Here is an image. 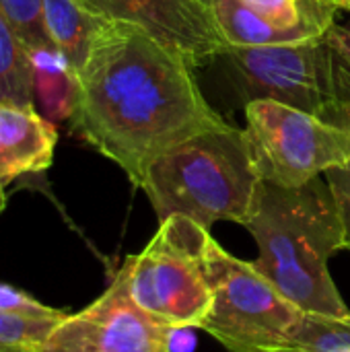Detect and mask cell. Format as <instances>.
Returning <instances> with one entry per match:
<instances>
[{
  "label": "cell",
  "mask_w": 350,
  "mask_h": 352,
  "mask_svg": "<svg viewBox=\"0 0 350 352\" xmlns=\"http://www.w3.org/2000/svg\"><path fill=\"white\" fill-rule=\"evenodd\" d=\"M192 70L140 27L105 19L74 74L72 130L140 188L155 159L225 124Z\"/></svg>",
  "instance_id": "obj_1"
},
{
  "label": "cell",
  "mask_w": 350,
  "mask_h": 352,
  "mask_svg": "<svg viewBox=\"0 0 350 352\" xmlns=\"http://www.w3.org/2000/svg\"><path fill=\"white\" fill-rule=\"evenodd\" d=\"M245 229L258 243L256 270L303 314L349 318L330 274V258L344 250V233L328 182L320 177L283 188L260 184Z\"/></svg>",
  "instance_id": "obj_2"
},
{
  "label": "cell",
  "mask_w": 350,
  "mask_h": 352,
  "mask_svg": "<svg viewBox=\"0 0 350 352\" xmlns=\"http://www.w3.org/2000/svg\"><path fill=\"white\" fill-rule=\"evenodd\" d=\"M262 177L245 130L231 124L200 132L163 153L146 169L140 190L159 223L182 214L204 229L217 221L248 225Z\"/></svg>",
  "instance_id": "obj_3"
},
{
  "label": "cell",
  "mask_w": 350,
  "mask_h": 352,
  "mask_svg": "<svg viewBox=\"0 0 350 352\" xmlns=\"http://www.w3.org/2000/svg\"><path fill=\"white\" fill-rule=\"evenodd\" d=\"M221 58L243 103L274 99L328 124L347 126L350 62L328 35L285 45L229 47Z\"/></svg>",
  "instance_id": "obj_4"
},
{
  "label": "cell",
  "mask_w": 350,
  "mask_h": 352,
  "mask_svg": "<svg viewBox=\"0 0 350 352\" xmlns=\"http://www.w3.org/2000/svg\"><path fill=\"white\" fill-rule=\"evenodd\" d=\"M208 235L210 229L173 214L161 221L142 252L124 262L132 299L169 330H202L210 314L212 293L204 268Z\"/></svg>",
  "instance_id": "obj_5"
},
{
  "label": "cell",
  "mask_w": 350,
  "mask_h": 352,
  "mask_svg": "<svg viewBox=\"0 0 350 352\" xmlns=\"http://www.w3.org/2000/svg\"><path fill=\"white\" fill-rule=\"evenodd\" d=\"M204 268L212 293L204 332L229 352H276L291 346L303 311L278 293L252 262L231 256L208 235Z\"/></svg>",
  "instance_id": "obj_6"
},
{
  "label": "cell",
  "mask_w": 350,
  "mask_h": 352,
  "mask_svg": "<svg viewBox=\"0 0 350 352\" xmlns=\"http://www.w3.org/2000/svg\"><path fill=\"white\" fill-rule=\"evenodd\" d=\"M245 136L264 182L297 188L350 163V132L274 99L245 103Z\"/></svg>",
  "instance_id": "obj_7"
},
{
  "label": "cell",
  "mask_w": 350,
  "mask_h": 352,
  "mask_svg": "<svg viewBox=\"0 0 350 352\" xmlns=\"http://www.w3.org/2000/svg\"><path fill=\"white\" fill-rule=\"evenodd\" d=\"M171 332L136 305L122 266L103 295L66 316L39 352H171Z\"/></svg>",
  "instance_id": "obj_8"
},
{
  "label": "cell",
  "mask_w": 350,
  "mask_h": 352,
  "mask_svg": "<svg viewBox=\"0 0 350 352\" xmlns=\"http://www.w3.org/2000/svg\"><path fill=\"white\" fill-rule=\"evenodd\" d=\"M89 12L140 27L190 68L221 58L225 41L208 0H78Z\"/></svg>",
  "instance_id": "obj_9"
},
{
  "label": "cell",
  "mask_w": 350,
  "mask_h": 352,
  "mask_svg": "<svg viewBox=\"0 0 350 352\" xmlns=\"http://www.w3.org/2000/svg\"><path fill=\"white\" fill-rule=\"evenodd\" d=\"M56 128L33 105L0 103V184L45 171L54 161Z\"/></svg>",
  "instance_id": "obj_10"
},
{
  "label": "cell",
  "mask_w": 350,
  "mask_h": 352,
  "mask_svg": "<svg viewBox=\"0 0 350 352\" xmlns=\"http://www.w3.org/2000/svg\"><path fill=\"white\" fill-rule=\"evenodd\" d=\"M229 47H264L324 37L311 29H289L258 14L243 0H208Z\"/></svg>",
  "instance_id": "obj_11"
},
{
  "label": "cell",
  "mask_w": 350,
  "mask_h": 352,
  "mask_svg": "<svg viewBox=\"0 0 350 352\" xmlns=\"http://www.w3.org/2000/svg\"><path fill=\"white\" fill-rule=\"evenodd\" d=\"M43 16L56 52L76 74L105 19L89 12L78 0H43Z\"/></svg>",
  "instance_id": "obj_12"
},
{
  "label": "cell",
  "mask_w": 350,
  "mask_h": 352,
  "mask_svg": "<svg viewBox=\"0 0 350 352\" xmlns=\"http://www.w3.org/2000/svg\"><path fill=\"white\" fill-rule=\"evenodd\" d=\"M35 64L33 54L0 14V103L33 105Z\"/></svg>",
  "instance_id": "obj_13"
},
{
  "label": "cell",
  "mask_w": 350,
  "mask_h": 352,
  "mask_svg": "<svg viewBox=\"0 0 350 352\" xmlns=\"http://www.w3.org/2000/svg\"><path fill=\"white\" fill-rule=\"evenodd\" d=\"M258 14L289 29H311L328 35L338 10L330 0H243Z\"/></svg>",
  "instance_id": "obj_14"
},
{
  "label": "cell",
  "mask_w": 350,
  "mask_h": 352,
  "mask_svg": "<svg viewBox=\"0 0 350 352\" xmlns=\"http://www.w3.org/2000/svg\"><path fill=\"white\" fill-rule=\"evenodd\" d=\"M305 352H350V316L326 318L303 314L291 346Z\"/></svg>",
  "instance_id": "obj_15"
},
{
  "label": "cell",
  "mask_w": 350,
  "mask_h": 352,
  "mask_svg": "<svg viewBox=\"0 0 350 352\" xmlns=\"http://www.w3.org/2000/svg\"><path fill=\"white\" fill-rule=\"evenodd\" d=\"M0 14L31 54L56 52L45 27L43 0H0Z\"/></svg>",
  "instance_id": "obj_16"
},
{
  "label": "cell",
  "mask_w": 350,
  "mask_h": 352,
  "mask_svg": "<svg viewBox=\"0 0 350 352\" xmlns=\"http://www.w3.org/2000/svg\"><path fill=\"white\" fill-rule=\"evenodd\" d=\"M60 322L0 314V352H39Z\"/></svg>",
  "instance_id": "obj_17"
},
{
  "label": "cell",
  "mask_w": 350,
  "mask_h": 352,
  "mask_svg": "<svg viewBox=\"0 0 350 352\" xmlns=\"http://www.w3.org/2000/svg\"><path fill=\"white\" fill-rule=\"evenodd\" d=\"M0 314L19 316V318H31V320H64L68 314L54 309L50 305H43L41 301L33 299L31 295L0 283Z\"/></svg>",
  "instance_id": "obj_18"
},
{
  "label": "cell",
  "mask_w": 350,
  "mask_h": 352,
  "mask_svg": "<svg viewBox=\"0 0 350 352\" xmlns=\"http://www.w3.org/2000/svg\"><path fill=\"white\" fill-rule=\"evenodd\" d=\"M326 182L332 190L338 217L342 223V233H344V250L350 252V163L334 167L324 173Z\"/></svg>",
  "instance_id": "obj_19"
},
{
  "label": "cell",
  "mask_w": 350,
  "mask_h": 352,
  "mask_svg": "<svg viewBox=\"0 0 350 352\" xmlns=\"http://www.w3.org/2000/svg\"><path fill=\"white\" fill-rule=\"evenodd\" d=\"M330 41L338 47V52L350 62V27H342V25H334L328 33Z\"/></svg>",
  "instance_id": "obj_20"
},
{
  "label": "cell",
  "mask_w": 350,
  "mask_h": 352,
  "mask_svg": "<svg viewBox=\"0 0 350 352\" xmlns=\"http://www.w3.org/2000/svg\"><path fill=\"white\" fill-rule=\"evenodd\" d=\"M4 206H6V194H4V186L0 184V212L4 210Z\"/></svg>",
  "instance_id": "obj_21"
},
{
  "label": "cell",
  "mask_w": 350,
  "mask_h": 352,
  "mask_svg": "<svg viewBox=\"0 0 350 352\" xmlns=\"http://www.w3.org/2000/svg\"><path fill=\"white\" fill-rule=\"evenodd\" d=\"M334 4H336V8H344L350 12V0H334Z\"/></svg>",
  "instance_id": "obj_22"
},
{
  "label": "cell",
  "mask_w": 350,
  "mask_h": 352,
  "mask_svg": "<svg viewBox=\"0 0 350 352\" xmlns=\"http://www.w3.org/2000/svg\"><path fill=\"white\" fill-rule=\"evenodd\" d=\"M276 352H305V351H301V349H281V351H276Z\"/></svg>",
  "instance_id": "obj_23"
},
{
  "label": "cell",
  "mask_w": 350,
  "mask_h": 352,
  "mask_svg": "<svg viewBox=\"0 0 350 352\" xmlns=\"http://www.w3.org/2000/svg\"><path fill=\"white\" fill-rule=\"evenodd\" d=\"M344 130H349L350 132V111H349V118H347V126H344Z\"/></svg>",
  "instance_id": "obj_24"
},
{
  "label": "cell",
  "mask_w": 350,
  "mask_h": 352,
  "mask_svg": "<svg viewBox=\"0 0 350 352\" xmlns=\"http://www.w3.org/2000/svg\"><path fill=\"white\" fill-rule=\"evenodd\" d=\"M330 2H332V4H334V0H330ZM334 6H336V4H334Z\"/></svg>",
  "instance_id": "obj_25"
}]
</instances>
